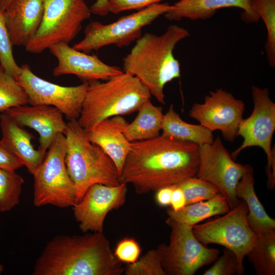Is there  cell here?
I'll return each mask as SVG.
<instances>
[{"instance_id": "28", "label": "cell", "mask_w": 275, "mask_h": 275, "mask_svg": "<svg viewBox=\"0 0 275 275\" xmlns=\"http://www.w3.org/2000/svg\"><path fill=\"white\" fill-rule=\"evenodd\" d=\"M23 178L15 171L0 169V211L8 212L20 202Z\"/></svg>"}, {"instance_id": "31", "label": "cell", "mask_w": 275, "mask_h": 275, "mask_svg": "<svg viewBox=\"0 0 275 275\" xmlns=\"http://www.w3.org/2000/svg\"><path fill=\"white\" fill-rule=\"evenodd\" d=\"M124 273L125 275H166L157 249L149 250L134 263L128 264Z\"/></svg>"}, {"instance_id": "12", "label": "cell", "mask_w": 275, "mask_h": 275, "mask_svg": "<svg viewBox=\"0 0 275 275\" xmlns=\"http://www.w3.org/2000/svg\"><path fill=\"white\" fill-rule=\"evenodd\" d=\"M252 168L235 162L217 136L212 143L199 146V166L195 177L215 185L232 209L240 201L235 195L236 186Z\"/></svg>"}, {"instance_id": "41", "label": "cell", "mask_w": 275, "mask_h": 275, "mask_svg": "<svg viewBox=\"0 0 275 275\" xmlns=\"http://www.w3.org/2000/svg\"><path fill=\"white\" fill-rule=\"evenodd\" d=\"M4 269V266L3 265L0 264V274L3 272Z\"/></svg>"}, {"instance_id": "33", "label": "cell", "mask_w": 275, "mask_h": 275, "mask_svg": "<svg viewBox=\"0 0 275 275\" xmlns=\"http://www.w3.org/2000/svg\"><path fill=\"white\" fill-rule=\"evenodd\" d=\"M214 264L203 273L204 275H239V268L236 255L225 248L224 253L217 258Z\"/></svg>"}, {"instance_id": "36", "label": "cell", "mask_w": 275, "mask_h": 275, "mask_svg": "<svg viewBox=\"0 0 275 275\" xmlns=\"http://www.w3.org/2000/svg\"><path fill=\"white\" fill-rule=\"evenodd\" d=\"M23 166V164L21 161L1 140L0 141V169L15 171Z\"/></svg>"}, {"instance_id": "35", "label": "cell", "mask_w": 275, "mask_h": 275, "mask_svg": "<svg viewBox=\"0 0 275 275\" xmlns=\"http://www.w3.org/2000/svg\"><path fill=\"white\" fill-rule=\"evenodd\" d=\"M164 0H108V12L119 14L124 11L145 9Z\"/></svg>"}, {"instance_id": "39", "label": "cell", "mask_w": 275, "mask_h": 275, "mask_svg": "<svg viewBox=\"0 0 275 275\" xmlns=\"http://www.w3.org/2000/svg\"><path fill=\"white\" fill-rule=\"evenodd\" d=\"M108 1V0H96L90 7L91 13L102 16L106 15L109 13Z\"/></svg>"}, {"instance_id": "7", "label": "cell", "mask_w": 275, "mask_h": 275, "mask_svg": "<svg viewBox=\"0 0 275 275\" xmlns=\"http://www.w3.org/2000/svg\"><path fill=\"white\" fill-rule=\"evenodd\" d=\"M91 14L84 0H45L41 24L25 50L39 53L57 43L69 44Z\"/></svg>"}, {"instance_id": "30", "label": "cell", "mask_w": 275, "mask_h": 275, "mask_svg": "<svg viewBox=\"0 0 275 275\" xmlns=\"http://www.w3.org/2000/svg\"><path fill=\"white\" fill-rule=\"evenodd\" d=\"M177 185L184 194L186 205L209 200L219 194L218 188L213 184L195 176Z\"/></svg>"}, {"instance_id": "29", "label": "cell", "mask_w": 275, "mask_h": 275, "mask_svg": "<svg viewBox=\"0 0 275 275\" xmlns=\"http://www.w3.org/2000/svg\"><path fill=\"white\" fill-rule=\"evenodd\" d=\"M28 104V98L23 88L0 64V112Z\"/></svg>"}, {"instance_id": "26", "label": "cell", "mask_w": 275, "mask_h": 275, "mask_svg": "<svg viewBox=\"0 0 275 275\" xmlns=\"http://www.w3.org/2000/svg\"><path fill=\"white\" fill-rule=\"evenodd\" d=\"M246 256L257 274L274 275L275 230L258 236Z\"/></svg>"}, {"instance_id": "40", "label": "cell", "mask_w": 275, "mask_h": 275, "mask_svg": "<svg viewBox=\"0 0 275 275\" xmlns=\"http://www.w3.org/2000/svg\"><path fill=\"white\" fill-rule=\"evenodd\" d=\"M13 0H0V9L5 11Z\"/></svg>"}, {"instance_id": "19", "label": "cell", "mask_w": 275, "mask_h": 275, "mask_svg": "<svg viewBox=\"0 0 275 275\" xmlns=\"http://www.w3.org/2000/svg\"><path fill=\"white\" fill-rule=\"evenodd\" d=\"M231 7L243 10L241 18L246 23L257 22L260 19L250 0H179L171 5L170 10L163 15L172 21L183 18L206 20L213 17L219 9Z\"/></svg>"}, {"instance_id": "14", "label": "cell", "mask_w": 275, "mask_h": 275, "mask_svg": "<svg viewBox=\"0 0 275 275\" xmlns=\"http://www.w3.org/2000/svg\"><path fill=\"white\" fill-rule=\"evenodd\" d=\"M244 111L241 100L219 88L210 91L203 103L194 104L189 116L212 131H221L223 137L232 142L237 136Z\"/></svg>"}, {"instance_id": "4", "label": "cell", "mask_w": 275, "mask_h": 275, "mask_svg": "<svg viewBox=\"0 0 275 275\" xmlns=\"http://www.w3.org/2000/svg\"><path fill=\"white\" fill-rule=\"evenodd\" d=\"M151 96L137 77L125 72L89 82L77 122L88 132L106 119L138 112Z\"/></svg>"}, {"instance_id": "25", "label": "cell", "mask_w": 275, "mask_h": 275, "mask_svg": "<svg viewBox=\"0 0 275 275\" xmlns=\"http://www.w3.org/2000/svg\"><path fill=\"white\" fill-rule=\"evenodd\" d=\"M230 209L226 199L219 193L209 200L186 205L178 211L168 208L167 213L173 219L193 226L212 216L224 214Z\"/></svg>"}, {"instance_id": "38", "label": "cell", "mask_w": 275, "mask_h": 275, "mask_svg": "<svg viewBox=\"0 0 275 275\" xmlns=\"http://www.w3.org/2000/svg\"><path fill=\"white\" fill-rule=\"evenodd\" d=\"M174 185L160 188L156 191L155 200L161 206H167L171 204V200Z\"/></svg>"}, {"instance_id": "16", "label": "cell", "mask_w": 275, "mask_h": 275, "mask_svg": "<svg viewBox=\"0 0 275 275\" xmlns=\"http://www.w3.org/2000/svg\"><path fill=\"white\" fill-rule=\"evenodd\" d=\"M48 49L58 60L52 71L56 77L73 74L83 82H91L106 80L124 72L119 67L102 62L97 56L78 50L67 43H57Z\"/></svg>"}, {"instance_id": "34", "label": "cell", "mask_w": 275, "mask_h": 275, "mask_svg": "<svg viewBox=\"0 0 275 275\" xmlns=\"http://www.w3.org/2000/svg\"><path fill=\"white\" fill-rule=\"evenodd\" d=\"M141 252L139 243L130 237L121 239L114 251L115 255L121 262L128 264L135 262L139 259Z\"/></svg>"}, {"instance_id": "6", "label": "cell", "mask_w": 275, "mask_h": 275, "mask_svg": "<svg viewBox=\"0 0 275 275\" xmlns=\"http://www.w3.org/2000/svg\"><path fill=\"white\" fill-rule=\"evenodd\" d=\"M66 138L63 133L53 139L34 177L33 204L36 207L51 205L59 208L76 203L73 182L65 162Z\"/></svg>"}, {"instance_id": "17", "label": "cell", "mask_w": 275, "mask_h": 275, "mask_svg": "<svg viewBox=\"0 0 275 275\" xmlns=\"http://www.w3.org/2000/svg\"><path fill=\"white\" fill-rule=\"evenodd\" d=\"M4 113L20 125L32 128L38 133V149L44 153L58 134L64 133L67 126L63 113L50 105H21L11 107Z\"/></svg>"}, {"instance_id": "18", "label": "cell", "mask_w": 275, "mask_h": 275, "mask_svg": "<svg viewBox=\"0 0 275 275\" xmlns=\"http://www.w3.org/2000/svg\"><path fill=\"white\" fill-rule=\"evenodd\" d=\"M45 0H13L4 11L13 46H25L37 32L42 20Z\"/></svg>"}, {"instance_id": "20", "label": "cell", "mask_w": 275, "mask_h": 275, "mask_svg": "<svg viewBox=\"0 0 275 275\" xmlns=\"http://www.w3.org/2000/svg\"><path fill=\"white\" fill-rule=\"evenodd\" d=\"M128 123L122 116H114L87 132L90 142L99 146L114 161L120 176L131 148V142L124 134Z\"/></svg>"}, {"instance_id": "2", "label": "cell", "mask_w": 275, "mask_h": 275, "mask_svg": "<svg viewBox=\"0 0 275 275\" xmlns=\"http://www.w3.org/2000/svg\"><path fill=\"white\" fill-rule=\"evenodd\" d=\"M60 235L48 241L33 275H121L123 263L103 232Z\"/></svg>"}, {"instance_id": "10", "label": "cell", "mask_w": 275, "mask_h": 275, "mask_svg": "<svg viewBox=\"0 0 275 275\" xmlns=\"http://www.w3.org/2000/svg\"><path fill=\"white\" fill-rule=\"evenodd\" d=\"M251 89L254 108L251 115L243 119L239 125L237 136H241L243 142L231 156L235 159L247 148H261L267 159V187L273 190L275 185V152L274 146L271 148V146L275 130V103L271 100L267 88L253 86Z\"/></svg>"}, {"instance_id": "9", "label": "cell", "mask_w": 275, "mask_h": 275, "mask_svg": "<svg viewBox=\"0 0 275 275\" xmlns=\"http://www.w3.org/2000/svg\"><path fill=\"white\" fill-rule=\"evenodd\" d=\"M166 222L171 228L169 243L160 244L157 249L166 275H193L218 258L219 250L207 248L199 241L193 226L169 217Z\"/></svg>"}, {"instance_id": "13", "label": "cell", "mask_w": 275, "mask_h": 275, "mask_svg": "<svg viewBox=\"0 0 275 275\" xmlns=\"http://www.w3.org/2000/svg\"><path fill=\"white\" fill-rule=\"evenodd\" d=\"M16 80L25 91L30 104L54 106L68 121L79 118L89 82H83L76 86H62L37 76L26 64L20 66Z\"/></svg>"}, {"instance_id": "15", "label": "cell", "mask_w": 275, "mask_h": 275, "mask_svg": "<svg viewBox=\"0 0 275 275\" xmlns=\"http://www.w3.org/2000/svg\"><path fill=\"white\" fill-rule=\"evenodd\" d=\"M127 193L125 183L117 186L102 184L91 186L81 200L72 206L79 229L84 233L103 232L106 215L125 204Z\"/></svg>"}, {"instance_id": "37", "label": "cell", "mask_w": 275, "mask_h": 275, "mask_svg": "<svg viewBox=\"0 0 275 275\" xmlns=\"http://www.w3.org/2000/svg\"><path fill=\"white\" fill-rule=\"evenodd\" d=\"M171 209L178 211L186 205V200L181 188L177 185H174L171 200Z\"/></svg>"}, {"instance_id": "32", "label": "cell", "mask_w": 275, "mask_h": 275, "mask_svg": "<svg viewBox=\"0 0 275 275\" xmlns=\"http://www.w3.org/2000/svg\"><path fill=\"white\" fill-rule=\"evenodd\" d=\"M13 45L6 25L4 11L0 9V64L16 79L20 70L13 54Z\"/></svg>"}, {"instance_id": "27", "label": "cell", "mask_w": 275, "mask_h": 275, "mask_svg": "<svg viewBox=\"0 0 275 275\" xmlns=\"http://www.w3.org/2000/svg\"><path fill=\"white\" fill-rule=\"evenodd\" d=\"M253 10L267 31L265 49L269 66L275 67V0H250Z\"/></svg>"}, {"instance_id": "22", "label": "cell", "mask_w": 275, "mask_h": 275, "mask_svg": "<svg viewBox=\"0 0 275 275\" xmlns=\"http://www.w3.org/2000/svg\"><path fill=\"white\" fill-rule=\"evenodd\" d=\"M253 167L246 172L238 182L235 195L246 204L249 225L258 236L275 229V220L270 217L259 200L254 188Z\"/></svg>"}, {"instance_id": "11", "label": "cell", "mask_w": 275, "mask_h": 275, "mask_svg": "<svg viewBox=\"0 0 275 275\" xmlns=\"http://www.w3.org/2000/svg\"><path fill=\"white\" fill-rule=\"evenodd\" d=\"M248 212L246 204L241 200L224 216L193 226L195 236L204 245L217 244L235 253L239 264V275L244 272L243 259L258 236L248 224Z\"/></svg>"}, {"instance_id": "21", "label": "cell", "mask_w": 275, "mask_h": 275, "mask_svg": "<svg viewBox=\"0 0 275 275\" xmlns=\"http://www.w3.org/2000/svg\"><path fill=\"white\" fill-rule=\"evenodd\" d=\"M0 126L1 140L33 175L41 164L46 153L35 149L32 144L33 135L4 112L0 115Z\"/></svg>"}, {"instance_id": "3", "label": "cell", "mask_w": 275, "mask_h": 275, "mask_svg": "<svg viewBox=\"0 0 275 275\" xmlns=\"http://www.w3.org/2000/svg\"><path fill=\"white\" fill-rule=\"evenodd\" d=\"M189 35L187 29L177 24L169 25L160 35H142L123 59V72L137 77L151 95L164 104L165 86L180 76V64L174 57V49Z\"/></svg>"}, {"instance_id": "24", "label": "cell", "mask_w": 275, "mask_h": 275, "mask_svg": "<svg viewBox=\"0 0 275 275\" xmlns=\"http://www.w3.org/2000/svg\"><path fill=\"white\" fill-rule=\"evenodd\" d=\"M162 134L182 141L194 143L199 146L212 143L213 131L200 124H189L183 120L171 104L164 114Z\"/></svg>"}, {"instance_id": "8", "label": "cell", "mask_w": 275, "mask_h": 275, "mask_svg": "<svg viewBox=\"0 0 275 275\" xmlns=\"http://www.w3.org/2000/svg\"><path fill=\"white\" fill-rule=\"evenodd\" d=\"M170 8L168 3H159L108 24L92 21L85 29L84 38L72 47L87 53L111 45L126 47L142 35L144 27L167 13Z\"/></svg>"}, {"instance_id": "23", "label": "cell", "mask_w": 275, "mask_h": 275, "mask_svg": "<svg viewBox=\"0 0 275 275\" xmlns=\"http://www.w3.org/2000/svg\"><path fill=\"white\" fill-rule=\"evenodd\" d=\"M138 112L136 118L124 129L126 139L133 142L150 140L159 135L164 117L162 107L154 105L149 99Z\"/></svg>"}, {"instance_id": "5", "label": "cell", "mask_w": 275, "mask_h": 275, "mask_svg": "<svg viewBox=\"0 0 275 275\" xmlns=\"http://www.w3.org/2000/svg\"><path fill=\"white\" fill-rule=\"evenodd\" d=\"M64 134L66 143L65 162L74 185L76 203L93 184H120V174L114 161L99 146L90 142L77 120L68 121Z\"/></svg>"}, {"instance_id": "1", "label": "cell", "mask_w": 275, "mask_h": 275, "mask_svg": "<svg viewBox=\"0 0 275 275\" xmlns=\"http://www.w3.org/2000/svg\"><path fill=\"white\" fill-rule=\"evenodd\" d=\"M199 147L162 134L150 140L131 142L120 182L131 184L138 195L178 184L196 175Z\"/></svg>"}]
</instances>
